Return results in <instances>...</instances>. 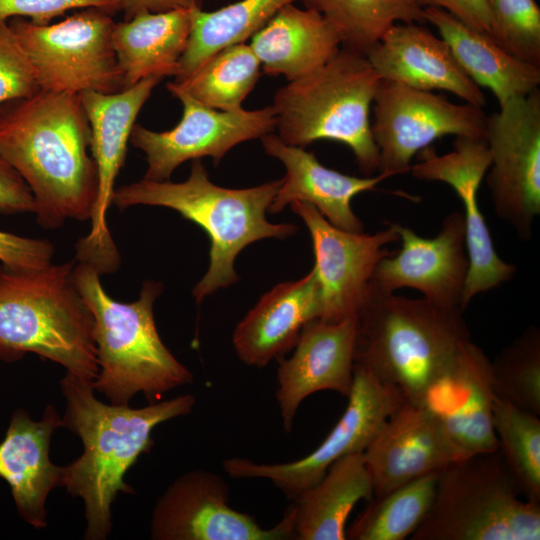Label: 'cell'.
<instances>
[{
	"instance_id": "obj_10",
	"label": "cell",
	"mask_w": 540,
	"mask_h": 540,
	"mask_svg": "<svg viewBox=\"0 0 540 540\" xmlns=\"http://www.w3.org/2000/svg\"><path fill=\"white\" fill-rule=\"evenodd\" d=\"M353 384L346 409L323 442L310 454L287 463H256L229 458L223 467L233 478L269 480L288 498L295 499L317 484L338 459L364 452L386 420L406 401L394 385L380 381L354 365Z\"/></svg>"
},
{
	"instance_id": "obj_14",
	"label": "cell",
	"mask_w": 540,
	"mask_h": 540,
	"mask_svg": "<svg viewBox=\"0 0 540 540\" xmlns=\"http://www.w3.org/2000/svg\"><path fill=\"white\" fill-rule=\"evenodd\" d=\"M166 87L181 102L183 115L168 131L133 126L130 142L146 155L147 170L143 179L167 181L179 165L202 157H211L218 165L235 145L275 130L272 106L251 111L243 108L216 110L201 104L173 82Z\"/></svg>"
},
{
	"instance_id": "obj_13",
	"label": "cell",
	"mask_w": 540,
	"mask_h": 540,
	"mask_svg": "<svg viewBox=\"0 0 540 540\" xmlns=\"http://www.w3.org/2000/svg\"><path fill=\"white\" fill-rule=\"evenodd\" d=\"M163 78L152 76L115 93L85 91L80 99L91 129V154L98 175L97 198L89 233L76 245V260L100 275L117 269L120 258L107 224L114 184L122 168L132 128L154 87Z\"/></svg>"
},
{
	"instance_id": "obj_36",
	"label": "cell",
	"mask_w": 540,
	"mask_h": 540,
	"mask_svg": "<svg viewBox=\"0 0 540 540\" xmlns=\"http://www.w3.org/2000/svg\"><path fill=\"white\" fill-rule=\"evenodd\" d=\"M490 36L514 57L540 66V8L535 0H485Z\"/></svg>"
},
{
	"instance_id": "obj_21",
	"label": "cell",
	"mask_w": 540,
	"mask_h": 540,
	"mask_svg": "<svg viewBox=\"0 0 540 540\" xmlns=\"http://www.w3.org/2000/svg\"><path fill=\"white\" fill-rule=\"evenodd\" d=\"M363 455L374 497L461 459L435 417L407 400L386 420Z\"/></svg>"
},
{
	"instance_id": "obj_17",
	"label": "cell",
	"mask_w": 540,
	"mask_h": 540,
	"mask_svg": "<svg viewBox=\"0 0 540 540\" xmlns=\"http://www.w3.org/2000/svg\"><path fill=\"white\" fill-rule=\"evenodd\" d=\"M421 159L411 165L414 178L448 184L464 207L466 247L469 270L461 300V309L478 294L511 280L517 271L503 261L494 249L490 231L479 209L477 193L487 173L491 154L485 137H456L453 150L443 155L427 147Z\"/></svg>"
},
{
	"instance_id": "obj_34",
	"label": "cell",
	"mask_w": 540,
	"mask_h": 540,
	"mask_svg": "<svg viewBox=\"0 0 540 540\" xmlns=\"http://www.w3.org/2000/svg\"><path fill=\"white\" fill-rule=\"evenodd\" d=\"M492 425L521 496L540 503V419L494 396Z\"/></svg>"
},
{
	"instance_id": "obj_23",
	"label": "cell",
	"mask_w": 540,
	"mask_h": 540,
	"mask_svg": "<svg viewBox=\"0 0 540 540\" xmlns=\"http://www.w3.org/2000/svg\"><path fill=\"white\" fill-rule=\"evenodd\" d=\"M260 139L265 152L280 160L285 168V176L268 208L269 213H280L295 201L306 202L332 225L352 232L364 231L351 202L357 194L374 190L386 179L383 174L375 177L346 175L325 167L314 153L286 144L278 135L268 133Z\"/></svg>"
},
{
	"instance_id": "obj_27",
	"label": "cell",
	"mask_w": 540,
	"mask_h": 540,
	"mask_svg": "<svg viewBox=\"0 0 540 540\" xmlns=\"http://www.w3.org/2000/svg\"><path fill=\"white\" fill-rule=\"evenodd\" d=\"M195 9V8H194ZM192 24V9L140 12L115 23L112 41L123 89L157 76L177 77Z\"/></svg>"
},
{
	"instance_id": "obj_1",
	"label": "cell",
	"mask_w": 540,
	"mask_h": 540,
	"mask_svg": "<svg viewBox=\"0 0 540 540\" xmlns=\"http://www.w3.org/2000/svg\"><path fill=\"white\" fill-rule=\"evenodd\" d=\"M89 150L79 94L39 90L0 104V153L28 185L42 227L90 219L98 175Z\"/></svg>"
},
{
	"instance_id": "obj_9",
	"label": "cell",
	"mask_w": 540,
	"mask_h": 540,
	"mask_svg": "<svg viewBox=\"0 0 540 540\" xmlns=\"http://www.w3.org/2000/svg\"><path fill=\"white\" fill-rule=\"evenodd\" d=\"M32 63L41 90L80 94L123 90L113 47L111 14L83 8L61 22L37 25L14 17L8 21Z\"/></svg>"
},
{
	"instance_id": "obj_39",
	"label": "cell",
	"mask_w": 540,
	"mask_h": 540,
	"mask_svg": "<svg viewBox=\"0 0 540 540\" xmlns=\"http://www.w3.org/2000/svg\"><path fill=\"white\" fill-rule=\"evenodd\" d=\"M54 247L48 240L0 231V261L16 269H37L52 263Z\"/></svg>"
},
{
	"instance_id": "obj_20",
	"label": "cell",
	"mask_w": 540,
	"mask_h": 540,
	"mask_svg": "<svg viewBox=\"0 0 540 540\" xmlns=\"http://www.w3.org/2000/svg\"><path fill=\"white\" fill-rule=\"evenodd\" d=\"M356 334V316L338 322L314 319L302 328L293 354L277 359L276 400L286 433L292 430L297 410L308 396L324 390L349 395Z\"/></svg>"
},
{
	"instance_id": "obj_25",
	"label": "cell",
	"mask_w": 540,
	"mask_h": 540,
	"mask_svg": "<svg viewBox=\"0 0 540 540\" xmlns=\"http://www.w3.org/2000/svg\"><path fill=\"white\" fill-rule=\"evenodd\" d=\"M60 426L62 419L51 405L39 421L17 409L0 442V477L9 484L19 515L37 529L47 526L46 500L60 486L61 467L49 458L52 434Z\"/></svg>"
},
{
	"instance_id": "obj_22",
	"label": "cell",
	"mask_w": 540,
	"mask_h": 540,
	"mask_svg": "<svg viewBox=\"0 0 540 540\" xmlns=\"http://www.w3.org/2000/svg\"><path fill=\"white\" fill-rule=\"evenodd\" d=\"M381 80L450 92L482 108L484 93L463 70L448 44L417 23H396L366 53Z\"/></svg>"
},
{
	"instance_id": "obj_32",
	"label": "cell",
	"mask_w": 540,
	"mask_h": 540,
	"mask_svg": "<svg viewBox=\"0 0 540 540\" xmlns=\"http://www.w3.org/2000/svg\"><path fill=\"white\" fill-rule=\"evenodd\" d=\"M438 472L414 479L373 497L346 529L351 540H403L425 519L433 503Z\"/></svg>"
},
{
	"instance_id": "obj_6",
	"label": "cell",
	"mask_w": 540,
	"mask_h": 540,
	"mask_svg": "<svg viewBox=\"0 0 540 540\" xmlns=\"http://www.w3.org/2000/svg\"><path fill=\"white\" fill-rule=\"evenodd\" d=\"M75 263L0 265V360L33 353L81 378H96L94 320L75 286Z\"/></svg>"
},
{
	"instance_id": "obj_16",
	"label": "cell",
	"mask_w": 540,
	"mask_h": 540,
	"mask_svg": "<svg viewBox=\"0 0 540 540\" xmlns=\"http://www.w3.org/2000/svg\"><path fill=\"white\" fill-rule=\"evenodd\" d=\"M292 212L305 223L315 257L313 269L321 289L320 320L338 322L356 316L362 307L378 262L399 241L393 222L374 234L352 232L332 225L311 204L295 201Z\"/></svg>"
},
{
	"instance_id": "obj_40",
	"label": "cell",
	"mask_w": 540,
	"mask_h": 540,
	"mask_svg": "<svg viewBox=\"0 0 540 540\" xmlns=\"http://www.w3.org/2000/svg\"><path fill=\"white\" fill-rule=\"evenodd\" d=\"M34 210V197L28 185L0 153V213H34Z\"/></svg>"
},
{
	"instance_id": "obj_29",
	"label": "cell",
	"mask_w": 540,
	"mask_h": 540,
	"mask_svg": "<svg viewBox=\"0 0 540 540\" xmlns=\"http://www.w3.org/2000/svg\"><path fill=\"white\" fill-rule=\"evenodd\" d=\"M374 497L363 452L335 461L323 478L294 500V539L345 540L346 522L358 501Z\"/></svg>"
},
{
	"instance_id": "obj_7",
	"label": "cell",
	"mask_w": 540,
	"mask_h": 540,
	"mask_svg": "<svg viewBox=\"0 0 540 540\" xmlns=\"http://www.w3.org/2000/svg\"><path fill=\"white\" fill-rule=\"evenodd\" d=\"M380 77L365 55L347 48L311 73L279 88L271 105L278 136L304 147L317 140L347 145L364 175L379 170L370 108Z\"/></svg>"
},
{
	"instance_id": "obj_3",
	"label": "cell",
	"mask_w": 540,
	"mask_h": 540,
	"mask_svg": "<svg viewBox=\"0 0 540 540\" xmlns=\"http://www.w3.org/2000/svg\"><path fill=\"white\" fill-rule=\"evenodd\" d=\"M281 183L279 179L249 188L221 187L210 181L200 159H195L185 181L142 179L115 189L112 204L122 210L135 205L170 208L205 231L210 240L209 267L192 290L200 304L238 281L234 262L245 247L268 238L284 240L297 232L294 224L271 223L266 217Z\"/></svg>"
},
{
	"instance_id": "obj_37",
	"label": "cell",
	"mask_w": 540,
	"mask_h": 540,
	"mask_svg": "<svg viewBox=\"0 0 540 540\" xmlns=\"http://www.w3.org/2000/svg\"><path fill=\"white\" fill-rule=\"evenodd\" d=\"M39 90L28 54L8 21H0V104Z\"/></svg>"
},
{
	"instance_id": "obj_31",
	"label": "cell",
	"mask_w": 540,
	"mask_h": 540,
	"mask_svg": "<svg viewBox=\"0 0 540 540\" xmlns=\"http://www.w3.org/2000/svg\"><path fill=\"white\" fill-rule=\"evenodd\" d=\"M338 33L344 48L366 55L396 23L426 22L418 0H304Z\"/></svg>"
},
{
	"instance_id": "obj_15",
	"label": "cell",
	"mask_w": 540,
	"mask_h": 540,
	"mask_svg": "<svg viewBox=\"0 0 540 540\" xmlns=\"http://www.w3.org/2000/svg\"><path fill=\"white\" fill-rule=\"evenodd\" d=\"M230 490L222 477L194 470L177 478L152 511L150 534L155 540H288L294 539L289 507L272 528L228 504Z\"/></svg>"
},
{
	"instance_id": "obj_12",
	"label": "cell",
	"mask_w": 540,
	"mask_h": 540,
	"mask_svg": "<svg viewBox=\"0 0 540 540\" xmlns=\"http://www.w3.org/2000/svg\"><path fill=\"white\" fill-rule=\"evenodd\" d=\"M487 116V176L494 210L528 241L540 214V91L514 97Z\"/></svg>"
},
{
	"instance_id": "obj_4",
	"label": "cell",
	"mask_w": 540,
	"mask_h": 540,
	"mask_svg": "<svg viewBox=\"0 0 540 540\" xmlns=\"http://www.w3.org/2000/svg\"><path fill=\"white\" fill-rule=\"evenodd\" d=\"M460 308L367 291L358 311L354 365L417 404L471 335Z\"/></svg>"
},
{
	"instance_id": "obj_11",
	"label": "cell",
	"mask_w": 540,
	"mask_h": 540,
	"mask_svg": "<svg viewBox=\"0 0 540 540\" xmlns=\"http://www.w3.org/2000/svg\"><path fill=\"white\" fill-rule=\"evenodd\" d=\"M373 103L371 131L386 178L409 172L413 157L446 135L485 137L482 108L432 91L381 80Z\"/></svg>"
},
{
	"instance_id": "obj_38",
	"label": "cell",
	"mask_w": 540,
	"mask_h": 540,
	"mask_svg": "<svg viewBox=\"0 0 540 540\" xmlns=\"http://www.w3.org/2000/svg\"><path fill=\"white\" fill-rule=\"evenodd\" d=\"M99 8L113 14L121 10L118 0H0V21L28 17L37 25H47L66 11Z\"/></svg>"
},
{
	"instance_id": "obj_8",
	"label": "cell",
	"mask_w": 540,
	"mask_h": 540,
	"mask_svg": "<svg viewBox=\"0 0 540 540\" xmlns=\"http://www.w3.org/2000/svg\"><path fill=\"white\" fill-rule=\"evenodd\" d=\"M520 491L499 449L438 472L433 503L411 540H539L540 503Z\"/></svg>"
},
{
	"instance_id": "obj_41",
	"label": "cell",
	"mask_w": 540,
	"mask_h": 540,
	"mask_svg": "<svg viewBox=\"0 0 540 540\" xmlns=\"http://www.w3.org/2000/svg\"><path fill=\"white\" fill-rule=\"evenodd\" d=\"M421 7L440 8L468 27L490 34L491 17L485 0H418Z\"/></svg>"
},
{
	"instance_id": "obj_24",
	"label": "cell",
	"mask_w": 540,
	"mask_h": 540,
	"mask_svg": "<svg viewBox=\"0 0 540 540\" xmlns=\"http://www.w3.org/2000/svg\"><path fill=\"white\" fill-rule=\"evenodd\" d=\"M320 315L321 289L312 269L260 297L234 329V350L246 365L263 368L292 350L304 325Z\"/></svg>"
},
{
	"instance_id": "obj_19",
	"label": "cell",
	"mask_w": 540,
	"mask_h": 540,
	"mask_svg": "<svg viewBox=\"0 0 540 540\" xmlns=\"http://www.w3.org/2000/svg\"><path fill=\"white\" fill-rule=\"evenodd\" d=\"M493 401L490 360L469 340L417 404L435 417L463 459L499 449Z\"/></svg>"
},
{
	"instance_id": "obj_18",
	"label": "cell",
	"mask_w": 540,
	"mask_h": 540,
	"mask_svg": "<svg viewBox=\"0 0 540 540\" xmlns=\"http://www.w3.org/2000/svg\"><path fill=\"white\" fill-rule=\"evenodd\" d=\"M393 226L401 249L378 262L368 291L386 294L412 288L437 305L461 309L469 270L463 213L448 214L432 238L421 237L398 223Z\"/></svg>"
},
{
	"instance_id": "obj_33",
	"label": "cell",
	"mask_w": 540,
	"mask_h": 540,
	"mask_svg": "<svg viewBox=\"0 0 540 540\" xmlns=\"http://www.w3.org/2000/svg\"><path fill=\"white\" fill-rule=\"evenodd\" d=\"M260 67L250 45L242 42L219 50L188 77L173 83L207 107L233 111L242 108Z\"/></svg>"
},
{
	"instance_id": "obj_5",
	"label": "cell",
	"mask_w": 540,
	"mask_h": 540,
	"mask_svg": "<svg viewBox=\"0 0 540 540\" xmlns=\"http://www.w3.org/2000/svg\"><path fill=\"white\" fill-rule=\"evenodd\" d=\"M73 280L94 320L99 370L93 386L111 404H128L137 393L155 403L193 382V374L165 346L155 324L153 305L163 290L160 282L145 281L139 298L123 303L107 294L100 273L87 263H75Z\"/></svg>"
},
{
	"instance_id": "obj_28",
	"label": "cell",
	"mask_w": 540,
	"mask_h": 540,
	"mask_svg": "<svg viewBox=\"0 0 540 540\" xmlns=\"http://www.w3.org/2000/svg\"><path fill=\"white\" fill-rule=\"evenodd\" d=\"M424 12L470 79L488 88L499 105L538 89L540 66L514 57L489 34L468 27L443 9L426 7Z\"/></svg>"
},
{
	"instance_id": "obj_26",
	"label": "cell",
	"mask_w": 540,
	"mask_h": 540,
	"mask_svg": "<svg viewBox=\"0 0 540 540\" xmlns=\"http://www.w3.org/2000/svg\"><path fill=\"white\" fill-rule=\"evenodd\" d=\"M250 47L264 74L301 78L330 60L341 40L330 22L317 10L282 7L251 36Z\"/></svg>"
},
{
	"instance_id": "obj_30",
	"label": "cell",
	"mask_w": 540,
	"mask_h": 540,
	"mask_svg": "<svg viewBox=\"0 0 540 540\" xmlns=\"http://www.w3.org/2000/svg\"><path fill=\"white\" fill-rule=\"evenodd\" d=\"M294 1L297 0H239L210 12L192 9L191 32L175 81L188 77L219 50L245 42L282 7Z\"/></svg>"
},
{
	"instance_id": "obj_35",
	"label": "cell",
	"mask_w": 540,
	"mask_h": 540,
	"mask_svg": "<svg viewBox=\"0 0 540 540\" xmlns=\"http://www.w3.org/2000/svg\"><path fill=\"white\" fill-rule=\"evenodd\" d=\"M495 397L540 416V330L528 327L490 360Z\"/></svg>"
},
{
	"instance_id": "obj_2",
	"label": "cell",
	"mask_w": 540,
	"mask_h": 540,
	"mask_svg": "<svg viewBox=\"0 0 540 540\" xmlns=\"http://www.w3.org/2000/svg\"><path fill=\"white\" fill-rule=\"evenodd\" d=\"M66 400L62 426L77 434L83 453L61 467L60 486L85 504V539L104 540L111 531V505L119 492L133 493L125 474L142 453L150 451L153 429L192 412L191 394L142 408L106 404L95 397L93 381L66 372L60 381Z\"/></svg>"
},
{
	"instance_id": "obj_42",
	"label": "cell",
	"mask_w": 540,
	"mask_h": 540,
	"mask_svg": "<svg viewBox=\"0 0 540 540\" xmlns=\"http://www.w3.org/2000/svg\"><path fill=\"white\" fill-rule=\"evenodd\" d=\"M125 20L131 19L140 12H165L174 9L201 8V0H118Z\"/></svg>"
}]
</instances>
